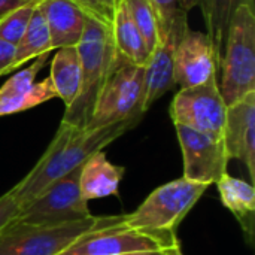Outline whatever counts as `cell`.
<instances>
[{"instance_id": "obj_7", "label": "cell", "mask_w": 255, "mask_h": 255, "mask_svg": "<svg viewBox=\"0 0 255 255\" xmlns=\"http://www.w3.org/2000/svg\"><path fill=\"white\" fill-rule=\"evenodd\" d=\"M81 167L55 181L40 196L21 206L15 223L49 226L90 218L88 202L82 197L79 188Z\"/></svg>"}, {"instance_id": "obj_4", "label": "cell", "mask_w": 255, "mask_h": 255, "mask_svg": "<svg viewBox=\"0 0 255 255\" xmlns=\"http://www.w3.org/2000/svg\"><path fill=\"white\" fill-rule=\"evenodd\" d=\"M220 93L226 106L255 91L254 7L239 6L230 21L224 52L220 61Z\"/></svg>"}, {"instance_id": "obj_8", "label": "cell", "mask_w": 255, "mask_h": 255, "mask_svg": "<svg viewBox=\"0 0 255 255\" xmlns=\"http://www.w3.org/2000/svg\"><path fill=\"white\" fill-rule=\"evenodd\" d=\"M170 118L173 124L191 130L223 137L227 106L218 87V78L190 88H181L170 103Z\"/></svg>"}, {"instance_id": "obj_30", "label": "cell", "mask_w": 255, "mask_h": 255, "mask_svg": "<svg viewBox=\"0 0 255 255\" xmlns=\"http://www.w3.org/2000/svg\"><path fill=\"white\" fill-rule=\"evenodd\" d=\"M179 3H181V6L188 12V10L193 9L194 6L200 4V0H179Z\"/></svg>"}, {"instance_id": "obj_25", "label": "cell", "mask_w": 255, "mask_h": 255, "mask_svg": "<svg viewBox=\"0 0 255 255\" xmlns=\"http://www.w3.org/2000/svg\"><path fill=\"white\" fill-rule=\"evenodd\" d=\"M76 3L88 16L94 18L96 21L112 27L115 10L121 0H72Z\"/></svg>"}, {"instance_id": "obj_28", "label": "cell", "mask_w": 255, "mask_h": 255, "mask_svg": "<svg viewBox=\"0 0 255 255\" xmlns=\"http://www.w3.org/2000/svg\"><path fill=\"white\" fill-rule=\"evenodd\" d=\"M163 253H164V255H184V251L181 248V244H179V239H178L176 235L172 236L170 242L166 245Z\"/></svg>"}, {"instance_id": "obj_9", "label": "cell", "mask_w": 255, "mask_h": 255, "mask_svg": "<svg viewBox=\"0 0 255 255\" xmlns=\"http://www.w3.org/2000/svg\"><path fill=\"white\" fill-rule=\"evenodd\" d=\"M123 215L105 227H99L78 239L60 255H128L161 251L170 242V238L154 236L120 224ZM176 235V233H175Z\"/></svg>"}, {"instance_id": "obj_3", "label": "cell", "mask_w": 255, "mask_h": 255, "mask_svg": "<svg viewBox=\"0 0 255 255\" xmlns=\"http://www.w3.org/2000/svg\"><path fill=\"white\" fill-rule=\"evenodd\" d=\"M208 188L184 178L163 184L134 212L123 215L120 224L136 232L170 238Z\"/></svg>"}, {"instance_id": "obj_6", "label": "cell", "mask_w": 255, "mask_h": 255, "mask_svg": "<svg viewBox=\"0 0 255 255\" xmlns=\"http://www.w3.org/2000/svg\"><path fill=\"white\" fill-rule=\"evenodd\" d=\"M143 75L145 67L133 64L118 55L99 93L85 128H99L143 117Z\"/></svg>"}, {"instance_id": "obj_17", "label": "cell", "mask_w": 255, "mask_h": 255, "mask_svg": "<svg viewBox=\"0 0 255 255\" xmlns=\"http://www.w3.org/2000/svg\"><path fill=\"white\" fill-rule=\"evenodd\" d=\"M111 30L118 55L133 64L145 67L151 57V51L136 27L124 0L120 1L115 10Z\"/></svg>"}, {"instance_id": "obj_29", "label": "cell", "mask_w": 255, "mask_h": 255, "mask_svg": "<svg viewBox=\"0 0 255 255\" xmlns=\"http://www.w3.org/2000/svg\"><path fill=\"white\" fill-rule=\"evenodd\" d=\"M27 1H30V0H0V16L3 13H6L7 10L15 9V7H18Z\"/></svg>"}, {"instance_id": "obj_15", "label": "cell", "mask_w": 255, "mask_h": 255, "mask_svg": "<svg viewBox=\"0 0 255 255\" xmlns=\"http://www.w3.org/2000/svg\"><path fill=\"white\" fill-rule=\"evenodd\" d=\"M175 46L176 42L173 39L161 37L151 52L143 75V112H148L160 97L176 85L173 75Z\"/></svg>"}, {"instance_id": "obj_13", "label": "cell", "mask_w": 255, "mask_h": 255, "mask_svg": "<svg viewBox=\"0 0 255 255\" xmlns=\"http://www.w3.org/2000/svg\"><path fill=\"white\" fill-rule=\"evenodd\" d=\"M223 140L229 160L242 161L255 181V91L227 108Z\"/></svg>"}, {"instance_id": "obj_23", "label": "cell", "mask_w": 255, "mask_h": 255, "mask_svg": "<svg viewBox=\"0 0 255 255\" xmlns=\"http://www.w3.org/2000/svg\"><path fill=\"white\" fill-rule=\"evenodd\" d=\"M136 27L139 28L148 49L152 52L158 43V19L149 0H124Z\"/></svg>"}, {"instance_id": "obj_31", "label": "cell", "mask_w": 255, "mask_h": 255, "mask_svg": "<svg viewBox=\"0 0 255 255\" xmlns=\"http://www.w3.org/2000/svg\"><path fill=\"white\" fill-rule=\"evenodd\" d=\"M239 6H250V7H254V0H233V9L236 10Z\"/></svg>"}, {"instance_id": "obj_16", "label": "cell", "mask_w": 255, "mask_h": 255, "mask_svg": "<svg viewBox=\"0 0 255 255\" xmlns=\"http://www.w3.org/2000/svg\"><path fill=\"white\" fill-rule=\"evenodd\" d=\"M126 173L123 166L111 163L103 151H97L87 158L79 173V188L82 197L90 202L118 196L120 182Z\"/></svg>"}, {"instance_id": "obj_24", "label": "cell", "mask_w": 255, "mask_h": 255, "mask_svg": "<svg viewBox=\"0 0 255 255\" xmlns=\"http://www.w3.org/2000/svg\"><path fill=\"white\" fill-rule=\"evenodd\" d=\"M40 0H30L0 16V39L16 46Z\"/></svg>"}, {"instance_id": "obj_10", "label": "cell", "mask_w": 255, "mask_h": 255, "mask_svg": "<svg viewBox=\"0 0 255 255\" xmlns=\"http://www.w3.org/2000/svg\"><path fill=\"white\" fill-rule=\"evenodd\" d=\"M175 128L182 151V178L208 187L217 184L227 173V164L230 161L223 137L209 136L179 124H175Z\"/></svg>"}, {"instance_id": "obj_26", "label": "cell", "mask_w": 255, "mask_h": 255, "mask_svg": "<svg viewBox=\"0 0 255 255\" xmlns=\"http://www.w3.org/2000/svg\"><path fill=\"white\" fill-rule=\"evenodd\" d=\"M18 211H19V206L9 191L0 196V232L15 221Z\"/></svg>"}, {"instance_id": "obj_19", "label": "cell", "mask_w": 255, "mask_h": 255, "mask_svg": "<svg viewBox=\"0 0 255 255\" xmlns=\"http://www.w3.org/2000/svg\"><path fill=\"white\" fill-rule=\"evenodd\" d=\"M49 79L64 109L70 108L81 90V60L76 46L57 49L51 60Z\"/></svg>"}, {"instance_id": "obj_18", "label": "cell", "mask_w": 255, "mask_h": 255, "mask_svg": "<svg viewBox=\"0 0 255 255\" xmlns=\"http://www.w3.org/2000/svg\"><path fill=\"white\" fill-rule=\"evenodd\" d=\"M217 188L223 205L236 217L245 233H254L255 190L253 184L235 178L229 173L217 181Z\"/></svg>"}, {"instance_id": "obj_20", "label": "cell", "mask_w": 255, "mask_h": 255, "mask_svg": "<svg viewBox=\"0 0 255 255\" xmlns=\"http://www.w3.org/2000/svg\"><path fill=\"white\" fill-rule=\"evenodd\" d=\"M51 51H52V45H51L49 28L46 24V18H45L42 4L39 1L22 37L16 43L15 58L10 64L9 73L19 69L27 61H31L40 55L49 54Z\"/></svg>"}, {"instance_id": "obj_5", "label": "cell", "mask_w": 255, "mask_h": 255, "mask_svg": "<svg viewBox=\"0 0 255 255\" xmlns=\"http://www.w3.org/2000/svg\"><path fill=\"white\" fill-rule=\"evenodd\" d=\"M114 217H94L64 224L10 223L0 232V255H60L90 232L115 221Z\"/></svg>"}, {"instance_id": "obj_27", "label": "cell", "mask_w": 255, "mask_h": 255, "mask_svg": "<svg viewBox=\"0 0 255 255\" xmlns=\"http://www.w3.org/2000/svg\"><path fill=\"white\" fill-rule=\"evenodd\" d=\"M16 46L0 39V76H4L9 73L10 64L15 58Z\"/></svg>"}, {"instance_id": "obj_14", "label": "cell", "mask_w": 255, "mask_h": 255, "mask_svg": "<svg viewBox=\"0 0 255 255\" xmlns=\"http://www.w3.org/2000/svg\"><path fill=\"white\" fill-rule=\"evenodd\" d=\"M49 28L52 49L76 46L82 37L87 13L72 0H40Z\"/></svg>"}, {"instance_id": "obj_21", "label": "cell", "mask_w": 255, "mask_h": 255, "mask_svg": "<svg viewBox=\"0 0 255 255\" xmlns=\"http://www.w3.org/2000/svg\"><path fill=\"white\" fill-rule=\"evenodd\" d=\"M200 6H202L205 24L208 28L206 34L214 46L218 66H220L230 21L235 13L233 0H200Z\"/></svg>"}, {"instance_id": "obj_2", "label": "cell", "mask_w": 255, "mask_h": 255, "mask_svg": "<svg viewBox=\"0 0 255 255\" xmlns=\"http://www.w3.org/2000/svg\"><path fill=\"white\" fill-rule=\"evenodd\" d=\"M76 49L81 60V90L72 106L64 109L61 121L76 128H85L99 93L117 61L118 52L111 27L88 15Z\"/></svg>"}, {"instance_id": "obj_1", "label": "cell", "mask_w": 255, "mask_h": 255, "mask_svg": "<svg viewBox=\"0 0 255 255\" xmlns=\"http://www.w3.org/2000/svg\"><path fill=\"white\" fill-rule=\"evenodd\" d=\"M140 120L142 117H136L99 128H76L61 121L40 160L9 193L19 208L24 206L48 190L55 181L82 166L90 155L103 151L105 146L134 128Z\"/></svg>"}, {"instance_id": "obj_32", "label": "cell", "mask_w": 255, "mask_h": 255, "mask_svg": "<svg viewBox=\"0 0 255 255\" xmlns=\"http://www.w3.org/2000/svg\"><path fill=\"white\" fill-rule=\"evenodd\" d=\"M128 255H164L163 250L161 251H152V253H140V254H128Z\"/></svg>"}, {"instance_id": "obj_11", "label": "cell", "mask_w": 255, "mask_h": 255, "mask_svg": "<svg viewBox=\"0 0 255 255\" xmlns=\"http://www.w3.org/2000/svg\"><path fill=\"white\" fill-rule=\"evenodd\" d=\"M48 57L49 54L34 58L27 67L18 70L0 87V117L33 109L57 97L49 76L36 82V76L46 64Z\"/></svg>"}, {"instance_id": "obj_22", "label": "cell", "mask_w": 255, "mask_h": 255, "mask_svg": "<svg viewBox=\"0 0 255 255\" xmlns=\"http://www.w3.org/2000/svg\"><path fill=\"white\" fill-rule=\"evenodd\" d=\"M158 19V39L169 37L176 43L190 30L187 22V10L179 0H149Z\"/></svg>"}, {"instance_id": "obj_12", "label": "cell", "mask_w": 255, "mask_h": 255, "mask_svg": "<svg viewBox=\"0 0 255 255\" xmlns=\"http://www.w3.org/2000/svg\"><path fill=\"white\" fill-rule=\"evenodd\" d=\"M218 60L206 33L188 30L173 51L175 84L190 88L217 76Z\"/></svg>"}]
</instances>
